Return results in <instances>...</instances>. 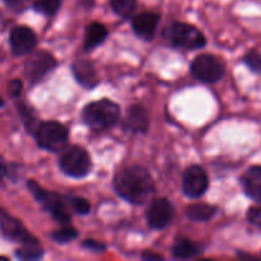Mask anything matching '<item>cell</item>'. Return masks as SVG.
<instances>
[{
    "label": "cell",
    "mask_w": 261,
    "mask_h": 261,
    "mask_svg": "<svg viewBox=\"0 0 261 261\" xmlns=\"http://www.w3.org/2000/svg\"><path fill=\"white\" fill-rule=\"evenodd\" d=\"M116 193L132 204H144L154 193V184L145 168L129 166L117 172L114 180Z\"/></svg>",
    "instance_id": "1"
},
{
    "label": "cell",
    "mask_w": 261,
    "mask_h": 261,
    "mask_svg": "<svg viewBox=\"0 0 261 261\" xmlns=\"http://www.w3.org/2000/svg\"><path fill=\"white\" fill-rule=\"evenodd\" d=\"M120 119V107L115 102L103 98L87 105L83 110V120L96 130L109 129Z\"/></svg>",
    "instance_id": "2"
},
{
    "label": "cell",
    "mask_w": 261,
    "mask_h": 261,
    "mask_svg": "<svg viewBox=\"0 0 261 261\" xmlns=\"http://www.w3.org/2000/svg\"><path fill=\"white\" fill-rule=\"evenodd\" d=\"M32 132L42 149L60 152L68 145V130L58 121L38 122Z\"/></svg>",
    "instance_id": "3"
},
{
    "label": "cell",
    "mask_w": 261,
    "mask_h": 261,
    "mask_svg": "<svg viewBox=\"0 0 261 261\" xmlns=\"http://www.w3.org/2000/svg\"><path fill=\"white\" fill-rule=\"evenodd\" d=\"M165 37L176 47L186 50L201 48L206 43L203 33L194 25L182 22L171 23L163 32Z\"/></svg>",
    "instance_id": "4"
},
{
    "label": "cell",
    "mask_w": 261,
    "mask_h": 261,
    "mask_svg": "<svg viewBox=\"0 0 261 261\" xmlns=\"http://www.w3.org/2000/svg\"><path fill=\"white\" fill-rule=\"evenodd\" d=\"M64 173L74 178H82L91 172L92 161L86 149L81 147H69L63 149L59 161Z\"/></svg>",
    "instance_id": "5"
},
{
    "label": "cell",
    "mask_w": 261,
    "mask_h": 261,
    "mask_svg": "<svg viewBox=\"0 0 261 261\" xmlns=\"http://www.w3.org/2000/svg\"><path fill=\"white\" fill-rule=\"evenodd\" d=\"M27 186L31 190V193L33 194V196L36 198V200L40 201L41 204H43V206L53 214V217L56 221L60 222L63 226L70 224V214H69L68 206L64 203L61 196L56 195V194L47 193V191L43 190V189L33 180L28 181Z\"/></svg>",
    "instance_id": "6"
},
{
    "label": "cell",
    "mask_w": 261,
    "mask_h": 261,
    "mask_svg": "<svg viewBox=\"0 0 261 261\" xmlns=\"http://www.w3.org/2000/svg\"><path fill=\"white\" fill-rule=\"evenodd\" d=\"M190 71L198 81L204 83H216L224 75V65L216 56L200 55L194 59Z\"/></svg>",
    "instance_id": "7"
},
{
    "label": "cell",
    "mask_w": 261,
    "mask_h": 261,
    "mask_svg": "<svg viewBox=\"0 0 261 261\" xmlns=\"http://www.w3.org/2000/svg\"><path fill=\"white\" fill-rule=\"evenodd\" d=\"M208 175L200 166H191L184 173L182 189L189 198H200L208 189Z\"/></svg>",
    "instance_id": "8"
},
{
    "label": "cell",
    "mask_w": 261,
    "mask_h": 261,
    "mask_svg": "<svg viewBox=\"0 0 261 261\" xmlns=\"http://www.w3.org/2000/svg\"><path fill=\"white\" fill-rule=\"evenodd\" d=\"M173 206L167 199H155L147 212V221L150 228L162 229L170 224L173 218Z\"/></svg>",
    "instance_id": "9"
},
{
    "label": "cell",
    "mask_w": 261,
    "mask_h": 261,
    "mask_svg": "<svg viewBox=\"0 0 261 261\" xmlns=\"http://www.w3.org/2000/svg\"><path fill=\"white\" fill-rule=\"evenodd\" d=\"M56 65L55 59L46 51H38L25 64V75L32 83L40 82Z\"/></svg>",
    "instance_id": "10"
},
{
    "label": "cell",
    "mask_w": 261,
    "mask_h": 261,
    "mask_svg": "<svg viewBox=\"0 0 261 261\" xmlns=\"http://www.w3.org/2000/svg\"><path fill=\"white\" fill-rule=\"evenodd\" d=\"M10 46L14 55L22 56L32 53L33 48L37 45V36L25 25H18L14 27L10 32Z\"/></svg>",
    "instance_id": "11"
},
{
    "label": "cell",
    "mask_w": 261,
    "mask_h": 261,
    "mask_svg": "<svg viewBox=\"0 0 261 261\" xmlns=\"http://www.w3.org/2000/svg\"><path fill=\"white\" fill-rule=\"evenodd\" d=\"M0 229H2V232L7 239L15 242H20V244L28 241L33 237L17 218L8 214L2 208H0Z\"/></svg>",
    "instance_id": "12"
},
{
    "label": "cell",
    "mask_w": 261,
    "mask_h": 261,
    "mask_svg": "<svg viewBox=\"0 0 261 261\" xmlns=\"http://www.w3.org/2000/svg\"><path fill=\"white\" fill-rule=\"evenodd\" d=\"M160 23V15L153 12H144L133 19V30L144 40H152Z\"/></svg>",
    "instance_id": "13"
},
{
    "label": "cell",
    "mask_w": 261,
    "mask_h": 261,
    "mask_svg": "<svg viewBox=\"0 0 261 261\" xmlns=\"http://www.w3.org/2000/svg\"><path fill=\"white\" fill-rule=\"evenodd\" d=\"M125 129L132 133H145L149 127V116L147 110L140 105H134L127 110L124 122Z\"/></svg>",
    "instance_id": "14"
},
{
    "label": "cell",
    "mask_w": 261,
    "mask_h": 261,
    "mask_svg": "<svg viewBox=\"0 0 261 261\" xmlns=\"http://www.w3.org/2000/svg\"><path fill=\"white\" fill-rule=\"evenodd\" d=\"M245 194L256 203H261V166H252L241 177Z\"/></svg>",
    "instance_id": "15"
},
{
    "label": "cell",
    "mask_w": 261,
    "mask_h": 261,
    "mask_svg": "<svg viewBox=\"0 0 261 261\" xmlns=\"http://www.w3.org/2000/svg\"><path fill=\"white\" fill-rule=\"evenodd\" d=\"M73 74L76 81L86 88H93L98 84V78L92 63L87 60H78L73 64Z\"/></svg>",
    "instance_id": "16"
},
{
    "label": "cell",
    "mask_w": 261,
    "mask_h": 261,
    "mask_svg": "<svg viewBox=\"0 0 261 261\" xmlns=\"http://www.w3.org/2000/svg\"><path fill=\"white\" fill-rule=\"evenodd\" d=\"M106 36L107 30L101 23L93 22L87 25L86 38H84V48H86V51H91L96 48L99 43L103 42Z\"/></svg>",
    "instance_id": "17"
},
{
    "label": "cell",
    "mask_w": 261,
    "mask_h": 261,
    "mask_svg": "<svg viewBox=\"0 0 261 261\" xmlns=\"http://www.w3.org/2000/svg\"><path fill=\"white\" fill-rule=\"evenodd\" d=\"M203 252L200 245L195 244L188 239H181L173 245L172 254L176 259H191Z\"/></svg>",
    "instance_id": "18"
},
{
    "label": "cell",
    "mask_w": 261,
    "mask_h": 261,
    "mask_svg": "<svg viewBox=\"0 0 261 261\" xmlns=\"http://www.w3.org/2000/svg\"><path fill=\"white\" fill-rule=\"evenodd\" d=\"M217 208L208 204H193L186 208V217L194 222H206L214 217Z\"/></svg>",
    "instance_id": "19"
},
{
    "label": "cell",
    "mask_w": 261,
    "mask_h": 261,
    "mask_svg": "<svg viewBox=\"0 0 261 261\" xmlns=\"http://www.w3.org/2000/svg\"><path fill=\"white\" fill-rule=\"evenodd\" d=\"M15 255L20 260H38L43 256V249L38 240L32 237L28 241L23 242L22 246L17 250Z\"/></svg>",
    "instance_id": "20"
},
{
    "label": "cell",
    "mask_w": 261,
    "mask_h": 261,
    "mask_svg": "<svg viewBox=\"0 0 261 261\" xmlns=\"http://www.w3.org/2000/svg\"><path fill=\"white\" fill-rule=\"evenodd\" d=\"M137 0H111V8L121 18H129L134 13Z\"/></svg>",
    "instance_id": "21"
},
{
    "label": "cell",
    "mask_w": 261,
    "mask_h": 261,
    "mask_svg": "<svg viewBox=\"0 0 261 261\" xmlns=\"http://www.w3.org/2000/svg\"><path fill=\"white\" fill-rule=\"evenodd\" d=\"M61 0H32V5L37 12L45 15H54L59 10Z\"/></svg>",
    "instance_id": "22"
},
{
    "label": "cell",
    "mask_w": 261,
    "mask_h": 261,
    "mask_svg": "<svg viewBox=\"0 0 261 261\" xmlns=\"http://www.w3.org/2000/svg\"><path fill=\"white\" fill-rule=\"evenodd\" d=\"M51 237H53V240L55 242H59V244H66V242H70L73 241L74 239H76V237H78V232H76L73 227H69V224H66L63 228L53 232V233H51Z\"/></svg>",
    "instance_id": "23"
},
{
    "label": "cell",
    "mask_w": 261,
    "mask_h": 261,
    "mask_svg": "<svg viewBox=\"0 0 261 261\" xmlns=\"http://www.w3.org/2000/svg\"><path fill=\"white\" fill-rule=\"evenodd\" d=\"M66 200H68L70 208L78 214H88L91 212V205L86 199L79 198V196H69L66 198Z\"/></svg>",
    "instance_id": "24"
},
{
    "label": "cell",
    "mask_w": 261,
    "mask_h": 261,
    "mask_svg": "<svg viewBox=\"0 0 261 261\" xmlns=\"http://www.w3.org/2000/svg\"><path fill=\"white\" fill-rule=\"evenodd\" d=\"M245 64L255 73L261 74V54L256 50H251L245 55Z\"/></svg>",
    "instance_id": "25"
},
{
    "label": "cell",
    "mask_w": 261,
    "mask_h": 261,
    "mask_svg": "<svg viewBox=\"0 0 261 261\" xmlns=\"http://www.w3.org/2000/svg\"><path fill=\"white\" fill-rule=\"evenodd\" d=\"M246 217H247V221H249L250 223L261 228V203H259V205H255V206H251V208H249Z\"/></svg>",
    "instance_id": "26"
},
{
    "label": "cell",
    "mask_w": 261,
    "mask_h": 261,
    "mask_svg": "<svg viewBox=\"0 0 261 261\" xmlns=\"http://www.w3.org/2000/svg\"><path fill=\"white\" fill-rule=\"evenodd\" d=\"M83 247H86V249H88L89 251H93V252L106 251V246H105L103 244H101L99 241H94V240H84Z\"/></svg>",
    "instance_id": "27"
},
{
    "label": "cell",
    "mask_w": 261,
    "mask_h": 261,
    "mask_svg": "<svg viewBox=\"0 0 261 261\" xmlns=\"http://www.w3.org/2000/svg\"><path fill=\"white\" fill-rule=\"evenodd\" d=\"M30 0H5V4L14 12H23L28 7Z\"/></svg>",
    "instance_id": "28"
},
{
    "label": "cell",
    "mask_w": 261,
    "mask_h": 261,
    "mask_svg": "<svg viewBox=\"0 0 261 261\" xmlns=\"http://www.w3.org/2000/svg\"><path fill=\"white\" fill-rule=\"evenodd\" d=\"M22 88L23 84L19 79H13L9 82V93L12 97H19Z\"/></svg>",
    "instance_id": "29"
},
{
    "label": "cell",
    "mask_w": 261,
    "mask_h": 261,
    "mask_svg": "<svg viewBox=\"0 0 261 261\" xmlns=\"http://www.w3.org/2000/svg\"><path fill=\"white\" fill-rule=\"evenodd\" d=\"M142 257L144 260H163V257L161 256V255L152 254V252H144Z\"/></svg>",
    "instance_id": "30"
},
{
    "label": "cell",
    "mask_w": 261,
    "mask_h": 261,
    "mask_svg": "<svg viewBox=\"0 0 261 261\" xmlns=\"http://www.w3.org/2000/svg\"><path fill=\"white\" fill-rule=\"evenodd\" d=\"M5 175H7V166H5L4 161L0 158V184H2L3 180H4Z\"/></svg>",
    "instance_id": "31"
},
{
    "label": "cell",
    "mask_w": 261,
    "mask_h": 261,
    "mask_svg": "<svg viewBox=\"0 0 261 261\" xmlns=\"http://www.w3.org/2000/svg\"><path fill=\"white\" fill-rule=\"evenodd\" d=\"M3 105H4V101H3V98H2V97H0V107H2Z\"/></svg>",
    "instance_id": "32"
}]
</instances>
